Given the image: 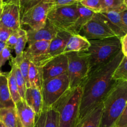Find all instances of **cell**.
I'll list each match as a JSON object with an SVG mask.
<instances>
[{
  "label": "cell",
  "instance_id": "32",
  "mask_svg": "<svg viewBox=\"0 0 127 127\" xmlns=\"http://www.w3.org/2000/svg\"><path fill=\"white\" fill-rule=\"evenodd\" d=\"M30 65H31V62L25 58H24L22 62L18 65L21 74H22V76H23L24 79L25 80V82H26L27 89L31 88V84H30L29 80V73Z\"/></svg>",
  "mask_w": 127,
  "mask_h": 127
},
{
  "label": "cell",
  "instance_id": "35",
  "mask_svg": "<svg viewBox=\"0 0 127 127\" xmlns=\"http://www.w3.org/2000/svg\"><path fill=\"white\" fill-rule=\"evenodd\" d=\"M11 48L7 45L4 48L2 53V56H1V62H0V68H1L2 66L4 65L6 62L11 58Z\"/></svg>",
  "mask_w": 127,
  "mask_h": 127
},
{
  "label": "cell",
  "instance_id": "17",
  "mask_svg": "<svg viewBox=\"0 0 127 127\" xmlns=\"http://www.w3.org/2000/svg\"><path fill=\"white\" fill-rule=\"evenodd\" d=\"M72 35L70 32L65 31H60L58 32L56 37L50 41L48 53L51 58L64 53L68 41Z\"/></svg>",
  "mask_w": 127,
  "mask_h": 127
},
{
  "label": "cell",
  "instance_id": "19",
  "mask_svg": "<svg viewBox=\"0 0 127 127\" xmlns=\"http://www.w3.org/2000/svg\"><path fill=\"white\" fill-rule=\"evenodd\" d=\"M77 8L78 12V19L74 24L68 31L71 34H79L83 26L88 23L95 14L91 10L83 6L80 2H78L77 4Z\"/></svg>",
  "mask_w": 127,
  "mask_h": 127
},
{
  "label": "cell",
  "instance_id": "5",
  "mask_svg": "<svg viewBox=\"0 0 127 127\" xmlns=\"http://www.w3.org/2000/svg\"><path fill=\"white\" fill-rule=\"evenodd\" d=\"M68 60V75L70 89L81 86L89 73V55L87 52L65 53Z\"/></svg>",
  "mask_w": 127,
  "mask_h": 127
},
{
  "label": "cell",
  "instance_id": "11",
  "mask_svg": "<svg viewBox=\"0 0 127 127\" xmlns=\"http://www.w3.org/2000/svg\"><path fill=\"white\" fill-rule=\"evenodd\" d=\"M21 11L19 6L14 3L4 2L2 14L0 18V25L13 31L21 29Z\"/></svg>",
  "mask_w": 127,
  "mask_h": 127
},
{
  "label": "cell",
  "instance_id": "47",
  "mask_svg": "<svg viewBox=\"0 0 127 127\" xmlns=\"http://www.w3.org/2000/svg\"><path fill=\"white\" fill-rule=\"evenodd\" d=\"M125 56H126V57H127V55H125Z\"/></svg>",
  "mask_w": 127,
  "mask_h": 127
},
{
  "label": "cell",
  "instance_id": "23",
  "mask_svg": "<svg viewBox=\"0 0 127 127\" xmlns=\"http://www.w3.org/2000/svg\"><path fill=\"white\" fill-rule=\"evenodd\" d=\"M0 121L6 127H22L16 107L0 109Z\"/></svg>",
  "mask_w": 127,
  "mask_h": 127
},
{
  "label": "cell",
  "instance_id": "45",
  "mask_svg": "<svg viewBox=\"0 0 127 127\" xmlns=\"http://www.w3.org/2000/svg\"><path fill=\"white\" fill-rule=\"evenodd\" d=\"M78 2H80V1H83V0H78Z\"/></svg>",
  "mask_w": 127,
  "mask_h": 127
},
{
  "label": "cell",
  "instance_id": "34",
  "mask_svg": "<svg viewBox=\"0 0 127 127\" xmlns=\"http://www.w3.org/2000/svg\"><path fill=\"white\" fill-rule=\"evenodd\" d=\"M19 36V33L18 31H14L12 34L10 35V37H9L8 40H7V42H6V45L8 46L9 47L12 49V48H14L15 46H16V43H17V40H18Z\"/></svg>",
  "mask_w": 127,
  "mask_h": 127
},
{
  "label": "cell",
  "instance_id": "28",
  "mask_svg": "<svg viewBox=\"0 0 127 127\" xmlns=\"http://www.w3.org/2000/svg\"><path fill=\"white\" fill-rule=\"evenodd\" d=\"M113 79L115 81H127V57L124 55L122 60L115 69L113 75Z\"/></svg>",
  "mask_w": 127,
  "mask_h": 127
},
{
  "label": "cell",
  "instance_id": "29",
  "mask_svg": "<svg viewBox=\"0 0 127 127\" xmlns=\"http://www.w3.org/2000/svg\"><path fill=\"white\" fill-rule=\"evenodd\" d=\"M42 1V0H6L4 2L18 5L21 11V16H22L27 10Z\"/></svg>",
  "mask_w": 127,
  "mask_h": 127
},
{
  "label": "cell",
  "instance_id": "9",
  "mask_svg": "<svg viewBox=\"0 0 127 127\" xmlns=\"http://www.w3.org/2000/svg\"><path fill=\"white\" fill-rule=\"evenodd\" d=\"M79 34L88 40L104 39L116 36L103 21L99 13L95 14L94 17L83 26Z\"/></svg>",
  "mask_w": 127,
  "mask_h": 127
},
{
  "label": "cell",
  "instance_id": "15",
  "mask_svg": "<svg viewBox=\"0 0 127 127\" xmlns=\"http://www.w3.org/2000/svg\"><path fill=\"white\" fill-rule=\"evenodd\" d=\"M15 107L22 127H34L36 114L25 100L21 99L15 104Z\"/></svg>",
  "mask_w": 127,
  "mask_h": 127
},
{
  "label": "cell",
  "instance_id": "44",
  "mask_svg": "<svg viewBox=\"0 0 127 127\" xmlns=\"http://www.w3.org/2000/svg\"><path fill=\"white\" fill-rule=\"evenodd\" d=\"M1 108H2V106H1V104H0V109H1Z\"/></svg>",
  "mask_w": 127,
  "mask_h": 127
},
{
  "label": "cell",
  "instance_id": "39",
  "mask_svg": "<svg viewBox=\"0 0 127 127\" xmlns=\"http://www.w3.org/2000/svg\"><path fill=\"white\" fill-rule=\"evenodd\" d=\"M121 40V44H122V51L124 55H126L127 54V33L125 34Z\"/></svg>",
  "mask_w": 127,
  "mask_h": 127
},
{
  "label": "cell",
  "instance_id": "12",
  "mask_svg": "<svg viewBox=\"0 0 127 127\" xmlns=\"http://www.w3.org/2000/svg\"><path fill=\"white\" fill-rule=\"evenodd\" d=\"M68 60L65 53L52 58L43 67V80L68 73Z\"/></svg>",
  "mask_w": 127,
  "mask_h": 127
},
{
  "label": "cell",
  "instance_id": "25",
  "mask_svg": "<svg viewBox=\"0 0 127 127\" xmlns=\"http://www.w3.org/2000/svg\"><path fill=\"white\" fill-rule=\"evenodd\" d=\"M19 36L18 40L14 47L16 57L12 58L14 62L19 65L24 60V52L26 45L28 43V37H27V31L21 28L19 31Z\"/></svg>",
  "mask_w": 127,
  "mask_h": 127
},
{
  "label": "cell",
  "instance_id": "43",
  "mask_svg": "<svg viewBox=\"0 0 127 127\" xmlns=\"http://www.w3.org/2000/svg\"><path fill=\"white\" fill-rule=\"evenodd\" d=\"M124 4H125V5L127 7V0H124Z\"/></svg>",
  "mask_w": 127,
  "mask_h": 127
},
{
  "label": "cell",
  "instance_id": "3",
  "mask_svg": "<svg viewBox=\"0 0 127 127\" xmlns=\"http://www.w3.org/2000/svg\"><path fill=\"white\" fill-rule=\"evenodd\" d=\"M89 42L91 45L87 51L89 55V73L111 62L122 50L121 40L117 36Z\"/></svg>",
  "mask_w": 127,
  "mask_h": 127
},
{
  "label": "cell",
  "instance_id": "30",
  "mask_svg": "<svg viewBox=\"0 0 127 127\" xmlns=\"http://www.w3.org/2000/svg\"><path fill=\"white\" fill-rule=\"evenodd\" d=\"M80 3L95 13H100L104 9L102 0H83Z\"/></svg>",
  "mask_w": 127,
  "mask_h": 127
},
{
  "label": "cell",
  "instance_id": "46",
  "mask_svg": "<svg viewBox=\"0 0 127 127\" xmlns=\"http://www.w3.org/2000/svg\"><path fill=\"white\" fill-rule=\"evenodd\" d=\"M0 1H4V0H0Z\"/></svg>",
  "mask_w": 127,
  "mask_h": 127
},
{
  "label": "cell",
  "instance_id": "31",
  "mask_svg": "<svg viewBox=\"0 0 127 127\" xmlns=\"http://www.w3.org/2000/svg\"><path fill=\"white\" fill-rule=\"evenodd\" d=\"M102 1L104 6L103 12L114 11V10L123 11L127 8L124 4V0H102Z\"/></svg>",
  "mask_w": 127,
  "mask_h": 127
},
{
  "label": "cell",
  "instance_id": "2",
  "mask_svg": "<svg viewBox=\"0 0 127 127\" xmlns=\"http://www.w3.org/2000/svg\"><path fill=\"white\" fill-rule=\"evenodd\" d=\"M102 103L100 127H115L127 105V81H115Z\"/></svg>",
  "mask_w": 127,
  "mask_h": 127
},
{
  "label": "cell",
  "instance_id": "13",
  "mask_svg": "<svg viewBox=\"0 0 127 127\" xmlns=\"http://www.w3.org/2000/svg\"><path fill=\"white\" fill-rule=\"evenodd\" d=\"M59 31L47 20L45 26L42 28L38 30L31 29L27 30L29 44L38 41H52Z\"/></svg>",
  "mask_w": 127,
  "mask_h": 127
},
{
  "label": "cell",
  "instance_id": "8",
  "mask_svg": "<svg viewBox=\"0 0 127 127\" xmlns=\"http://www.w3.org/2000/svg\"><path fill=\"white\" fill-rule=\"evenodd\" d=\"M53 6L54 4L52 2L42 0L27 10L21 16V25L27 26L33 30L42 28L45 26L48 12Z\"/></svg>",
  "mask_w": 127,
  "mask_h": 127
},
{
  "label": "cell",
  "instance_id": "4",
  "mask_svg": "<svg viewBox=\"0 0 127 127\" xmlns=\"http://www.w3.org/2000/svg\"><path fill=\"white\" fill-rule=\"evenodd\" d=\"M83 87L70 90L53 107L59 114L60 127H74L79 119Z\"/></svg>",
  "mask_w": 127,
  "mask_h": 127
},
{
  "label": "cell",
  "instance_id": "36",
  "mask_svg": "<svg viewBox=\"0 0 127 127\" xmlns=\"http://www.w3.org/2000/svg\"><path fill=\"white\" fill-rule=\"evenodd\" d=\"M50 2H52L54 6H68L76 4L78 2V0H47Z\"/></svg>",
  "mask_w": 127,
  "mask_h": 127
},
{
  "label": "cell",
  "instance_id": "10",
  "mask_svg": "<svg viewBox=\"0 0 127 127\" xmlns=\"http://www.w3.org/2000/svg\"><path fill=\"white\" fill-rule=\"evenodd\" d=\"M50 41H38L29 43L24 52V58L38 66L43 67L52 58L48 53Z\"/></svg>",
  "mask_w": 127,
  "mask_h": 127
},
{
  "label": "cell",
  "instance_id": "27",
  "mask_svg": "<svg viewBox=\"0 0 127 127\" xmlns=\"http://www.w3.org/2000/svg\"><path fill=\"white\" fill-rule=\"evenodd\" d=\"M11 66H12L14 69V73H15V76H16V81H17V86H18L19 93L20 96H21V99H25V94H26V82H25L23 76H22V74L21 73L19 66L14 62L12 59H11Z\"/></svg>",
  "mask_w": 127,
  "mask_h": 127
},
{
  "label": "cell",
  "instance_id": "41",
  "mask_svg": "<svg viewBox=\"0 0 127 127\" xmlns=\"http://www.w3.org/2000/svg\"><path fill=\"white\" fill-rule=\"evenodd\" d=\"M3 4H4V1H0V18H1V14H2V9H3Z\"/></svg>",
  "mask_w": 127,
  "mask_h": 127
},
{
  "label": "cell",
  "instance_id": "48",
  "mask_svg": "<svg viewBox=\"0 0 127 127\" xmlns=\"http://www.w3.org/2000/svg\"></svg>",
  "mask_w": 127,
  "mask_h": 127
},
{
  "label": "cell",
  "instance_id": "16",
  "mask_svg": "<svg viewBox=\"0 0 127 127\" xmlns=\"http://www.w3.org/2000/svg\"><path fill=\"white\" fill-rule=\"evenodd\" d=\"M34 127H60L59 114L55 108H43L36 117Z\"/></svg>",
  "mask_w": 127,
  "mask_h": 127
},
{
  "label": "cell",
  "instance_id": "21",
  "mask_svg": "<svg viewBox=\"0 0 127 127\" xmlns=\"http://www.w3.org/2000/svg\"><path fill=\"white\" fill-rule=\"evenodd\" d=\"M90 42L79 34H72L68 41L64 53L68 52H87L90 47Z\"/></svg>",
  "mask_w": 127,
  "mask_h": 127
},
{
  "label": "cell",
  "instance_id": "1",
  "mask_svg": "<svg viewBox=\"0 0 127 127\" xmlns=\"http://www.w3.org/2000/svg\"><path fill=\"white\" fill-rule=\"evenodd\" d=\"M124 57L121 50L111 62L89 73L81 86L83 94L78 121L102 102L115 82L113 79V75Z\"/></svg>",
  "mask_w": 127,
  "mask_h": 127
},
{
  "label": "cell",
  "instance_id": "42",
  "mask_svg": "<svg viewBox=\"0 0 127 127\" xmlns=\"http://www.w3.org/2000/svg\"><path fill=\"white\" fill-rule=\"evenodd\" d=\"M0 127H6L5 126V125H4V124H2L1 121H0Z\"/></svg>",
  "mask_w": 127,
  "mask_h": 127
},
{
  "label": "cell",
  "instance_id": "38",
  "mask_svg": "<svg viewBox=\"0 0 127 127\" xmlns=\"http://www.w3.org/2000/svg\"><path fill=\"white\" fill-rule=\"evenodd\" d=\"M120 15H121L122 21L123 25H124V29L126 34L127 33V8L124 9L122 12H120Z\"/></svg>",
  "mask_w": 127,
  "mask_h": 127
},
{
  "label": "cell",
  "instance_id": "20",
  "mask_svg": "<svg viewBox=\"0 0 127 127\" xmlns=\"http://www.w3.org/2000/svg\"><path fill=\"white\" fill-rule=\"evenodd\" d=\"M102 115V103L79 120L74 127H100Z\"/></svg>",
  "mask_w": 127,
  "mask_h": 127
},
{
  "label": "cell",
  "instance_id": "24",
  "mask_svg": "<svg viewBox=\"0 0 127 127\" xmlns=\"http://www.w3.org/2000/svg\"><path fill=\"white\" fill-rule=\"evenodd\" d=\"M29 80L31 88H38L42 91L43 83V67L38 66L31 62L29 73Z\"/></svg>",
  "mask_w": 127,
  "mask_h": 127
},
{
  "label": "cell",
  "instance_id": "7",
  "mask_svg": "<svg viewBox=\"0 0 127 127\" xmlns=\"http://www.w3.org/2000/svg\"><path fill=\"white\" fill-rule=\"evenodd\" d=\"M77 4L68 6H53L48 12L47 20L60 31H68L78 19Z\"/></svg>",
  "mask_w": 127,
  "mask_h": 127
},
{
  "label": "cell",
  "instance_id": "14",
  "mask_svg": "<svg viewBox=\"0 0 127 127\" xmlns=\"http://www.w3.org/2000/svg\"><path fill=\"white\" fill-rule=\"evenodd\" d=\"M122 11L120 10H114L99 13L105 23L114 32L115 35L120 38L126 34L120 15Z\"/></svg>",
  "mask_w": 127,
  "mask_h": 127
},
{
  "label": "cell",
  "instance_id": "18",
  "mask_svg": "<svg viewBox=\"0 0 127 127\" xmlns=\"http://www.w3.org/2000/svg\"><path fill=\"white\" fill-rule=\"evenodd\" d=\"M25 101L33 110L36 117L38 116L43 110V101L41 90L38 88H29L26 89Z\"/></svg>",
  "mask_w": 127,
  "mask_h": 127
},
{
  "label": "cell",
  "instance_id": "22",
  "mask_svg": "<svg viewBox=\"0 0 127 127\" xmlns=\"http://www.w3.org/2000/svg\"><path fill=\"white\" fill-rule=\"evenodd\" d=\"M0 104L2 107H15L8 85L7 73L0 71Z\"/></svg>",
  "mask_w": 127,
  "mask_h": 127
},
{
  "label": "cell",
  "instance_id": "26",
  "mask_svg": "<svg viewBox=\"0 0 127 127\" xmlns=\"http://www.w3.org/2000/svg\"><path fill=\"white\" fill-rule=\"evenodd\" d=\"M7 79H8L9 88L12 100L14 103L16 104L19 100H21V97L19 93L18 86H17L16 76H15L14 69L12 66H11V71L7 73Z\"/></svg>",
  "mask_w": 127,
  "mask_h": 127
},
{
  "label": "cell",
  "instance_id": "40",
  "mask_svg": "<svg viewBox=\"0 0 127 127\" xmlns=\"http://www.w3.org/2000/svg\"><path fill=\"white\" fill-rule=\"evenodd\" d=\"M6 46V43L5 42H2L0 41V62H1V56H2V51H3L4 48ZM0 71H1V68H0Z\"/></svg>",
  "mask_w": 127,
  "mask_h": 127
},
{
  "label": "cell",
  "instance_id": "33",
  "mask_svg": "<svg viewBox=\"0 0 127 127\" xmlns=\"http://www.w3.org/2000/svg\"><path fill=\"white\" fill-rule=\"evenodd\" d=\"M14 32V31L0 25V41L6 43L9 37Z\"/></svg>",
  "mask_w": 127,
  "mask_h": 127
},
{
  "label": "cell",
  "instance_id": "6",
  "mask_svg": "<svg viewBox=\"0 0 127 127\" xmlns=\"http://www.w3.org/2000/svg\"><path fill=\"white\" fill-rule=\"evenodd\" d=\"M70 90L68 74L44 80L41 91L43 108L53 107Z\"/></svg>",
  "mask_w": 127,
  "mask_h": 127
},
{
  "label": "cell",
  "instance_id": "37",
  "mask_svg": "<svg viewBox=\"0 0 127 127\" xmlns=\"http://www.w3.org/2000/svg\"><path fill=\"white\" fill-rule=\"evenodd\" d=\"M127 126V105L122 114L118 120L115 127H125Z\"/></svg>",
  "mask_w": 127,
  "mask_h": 127
}]
</instances>
